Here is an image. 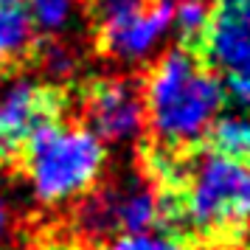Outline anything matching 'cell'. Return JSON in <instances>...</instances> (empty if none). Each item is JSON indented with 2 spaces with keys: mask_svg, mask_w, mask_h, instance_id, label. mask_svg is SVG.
I'll list each match as a JSON object with an SVG mask.
<instances>
[{
  "mask_svg": "<svg viewBox=\"0 0 250 250\" xmlns=\"http://www.w3.org/2000/svg\"><path fill=\"white\" fill-rule=\"evenodd\" d=\"M144 90V110L160 149H188L205 141L222 115V79L194 51L171 48L152 65Z\"/></svg>",
  "mask_w": 250,
  "mask_h": 250,
  "instance_id": "obj_1",
  "label": "cell"
},
{
  "mask_svg": "<svg viewBox=\"0 0 250 250\" xmlns=\"http://www.w3.org/2000/svg\"><path fill=\"white\" fill-rule=\"evenodd\" d=\"M163 205L166 214L203 236L233 233L250 222V163L200 152L194 160H183Z\"/></svg>",
  "mask_w": 250,
  "mask_h": 250,
  "instance_id": "obj_2",
  "label": "cell"
},
{
  "mask_svg": "<svg viewBox=\"0 0 250 250\" xmlns=\"http://www.w3.org/2000/svg\"><path fill=\"white\" fill-rule=\"evenodd\" d=\"M107 163V146L82 124H51L25 146L23 166L40 203L59 205L90 191Z\"/></svg>",
  "mask_w": 250,
  "mask_h": 250,
  "instance_id": "obj_3",
  "label": "cell"
},
{
  "mask_svg": "<svg viewBox=\"0 0 250 250\" xmlns=\"http://www.w3.org/2000/svg\"><path fill=\"white\" fill-rule=\"evenodd\" d=\"M65 104V93L51 82H14L0 96V163L17 166L25 146L62 118Z\"/></svg>",
  "mask_w": 250,
  "mask_h": 250,
  "instance_id": "obj_4",
  "label": "cell"
},
{
  "mask_svg": "<svg viewBox=\"0 0 250 250\" xmlns=\"http://www.w3.org/2000/svg\"><path fill=\"white\" fill-rule=\"evenodd\" d=\"M166 214L163 194H158L146 180H121L99 191L82 205V225L90 233H146L155 230L160 216Z\"/></svg>",
  "mask_w": 250,
  "mask_h": 250,
  "instance_id": "obj_5",
  "label": "cell"
},
{
  "mask_svg": "<svg viewBox=\"0 0 250 250\" xmlns=\"http://www.w3.org/2000/svg\"><path fill=\"white\" fill-rule=\"evenodd\" d=\"M82 107L87 118V129L99 141L124 144L144 132L146 110H144V90L141 84L124 76L90 82L82 93Z\"/></svg>",
  "mask_w": 250,
  "mask_h": 250,
  "instance_id": "obj_6",
  "label": "cell"
},
{
  "mask_svg": "<svg viewBox=\"0 0 250 250\" xmlns=\"http://www.w3.org/2000/svg\"><path fill=\"white\" fill-rule=\"evenodd\" d=\"M197 57L222 76L250 70V0H216Z\"/></svg>",
  "mask_w": 250,
  "mask_h": 250,
  "instance_id": "obj_7",
  "label": "cell"
},
{
  "mask_svg": "<svg viewBox=\"0 0 250 250\" xmlns=\"http://www.w3.org/2000/svg\"><path fill=\"white\" fill-rule=\"evenodd\" d=\"M171 14H174V0H152L138 17L99 34L104 54L124 65H138L149 59L171 34Z\"/></svg>",
  "mask_w": 250,
  "mask_h": 250,
  "instance_id": "obj_8",
  "label": "cell"
},
{
  "mask_svg": "<svg viewBox=\"0 0 250 250\" xmlns=\"http://www.w3.org/2000/svg\"><path fill=\"white\" fill-rule=\"evenodd\" d=\"M37 45V28L25 0H0V73L34 59Z\"/></svg>",
  "mask_w": 250,
  "mask_h": 250,
  "instance_id": "obj_9",
  "label": "cell"
},
{
  "mask_svg": "<svg viewBox=\"0 0 250 250\" xmlns=\"http://www.w3.org/2000/svg\"><path fill=\"white\" fill-rule=\"evenodd\" d=\"M208 152L222 158L250 163V115L248 113H222L208 129Z\"/></svg>",
  "mask_w": 250,
  "mask_h": 250,
  "instance_id": "obj_10",
  "label": "cell"
},
{
  "mask_svg": "<svg viewBox=\"0 0 250 250\" xmlns=\"http://www.w3.org/2000/svg\"><path fill=\"white\" fill-rule=\"evenodd\" d=\"M211 23V6L203 0H183L174 3V14H171V31L180 37V48L186 51H200Z\"/></svg>",
  "mask_w": 250,
  "mask_h": 250,
  "instance_id": "obj_11",
  "label": "cell"
},
{
  "mask_svg": "<svg viewBox=\"0 0 250 250\" xmlns=\"http://www.w3.org/2000/svg\"><path fill=\"white\" fill-rule=\"evenodd\" d=\"M25 6H28L34 28L45 34L62 31L76 12V0H25Z\"/></svg>",
  "mask_w": 250,
  "mask_h": 250,
  "instance_id": "obj_12",
  "label": "cell"
},
{
  "mask_svg": "<svg viewBox=\"0 0 250 250\" xmlns=\"http://www.w3.org/2000/svg\"><path fill=\"white\" fill-rule=\"evenodd\" d=\"M87 3H90V14L99 34H104V31H110L115 25L138 17L152 0H87Z\"/></svg>",
  "mask_w": 250,
  "mask_h": 250,
  "instance_id": "obj_13",
  "label": "cell"
},
{
  "mask_svg": "<svg viewBox=\"0 0 250 250\" xmlns=\"http://www.w3.org/2000/svg\"><path fill=\"white\" fill-rule=\"evenodd\" d=\"M107 250H188V245L174 233L146 230V233H132V236H115Z\"/></svg>",
  "mask_w": 250,
  "mask_h": 250,
  "instance_id": "obj_14",
  "label": "cell"
},
{
  "mask_svg": "<svg viewBox=\"0 0 250 250\" xmlns=\"http://www.w3.org/2000/svg\"><path fill=\"white\" fill-rule=\"evenodd\" d=\"M222 87H225V102H233L242 113L250 110V70L222 76Z\"/></svg>",
  "mask_w": 250,
  "mask_h": 250,
  "instance_id": "obj_15",
  "label": "cell"
},
{
  "mask_svg": "<svg viewBox=\"0 0 250 250\" xmlns=\"http://www.w3.org/2000/svg\"><path fill=\"white\" fill-rule=\"evenodd\" d=\"M9 233H12V208L6 203V197L0 194V248L6 245Z\"/></svg>",
  "mask_w": 250,
  "mask_h": 250,
  "instance_id": "obj_16",
  "label": "cell"
},
{
  "mask_svg": "<svg viewBox=\"0 0 250 250\" xmlns=\"http://www.w3.org/2000/svg\"><path fill=\"white\" fill-rule=\"evenodd\" d=\"M174 3H183V0H174ZM203 3H208V0H203Z\"/></svg>",
  "mask_w": 250,
  "mask_h": 250,
  "instance_id": "obj_17",
  "label": "cell"
}]
</instances>
